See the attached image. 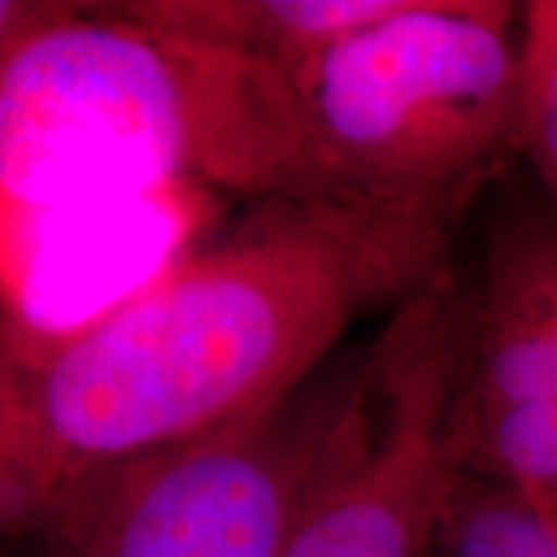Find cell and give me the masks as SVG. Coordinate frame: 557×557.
Returning a JSON list of instances; mask_svg holds the SVG:
<instances>
[{"instance_id":"6da1fadb","label":"cell","mask_w":557,"mask_h":557,"mask_svg":"<svg viewBox=\"0 0 557 557\" xmlns=\"http://www.w3.org/2000/svg\"><path fill=\"white\" fill-rule=\"evenodd\" d=\"M453 214L317 196L196 258L40 359H16L25 412L62 493L84 474L295 397L344 332L449 267Z\"/></svg>"},{"instance_id":"7a4b0ae2","label":"cell","mask_w":557,"mask_h":557,"mask_svg":"<svg viewBox=\"0 0 557 557\" xmlns=\"http://www.w3.org/2000/svg\"><path fill=\"white\" fill-rule=\"evenodd\" d=\"M196 186L329 196L285 72L177 38L124 7H65L0 60V211L156 199Z\"/></svg>"},{"instance_id":"3957f363","label":"cell","mask_w":557,"mask_h":557,"mask_svg":"<svg viewBox=\"0 0 557 557\" xmlns=\"http://www.w3.org/2000/svg\"><path fill=\"white\" fill-rule=\"evenodd\" d=\"M520 3L403 0L292 81L329 196L453 214L511 152Z\"/></svg>"},{"instance_id":"277c9868","label":"cell","mask_w":557,"mask_h":557,"mask_svg":"<svg viewBox=\"0 0 557 557\" xmlns=\"http://www.w3.org/2000/svg\"><path fill=\"white\" fill-rule=\"evenodd\" d=\"M456 276L403 300L332 412L276 557H431L458 483L449 446Z\"/></svg>"},{"instance_id":"5b68a950","label":"cell","mask_w":557,"mask_h":557,"mask_svg":"<svg viewBox=\"0 0 557 557\" xmlns=\"http://www.w3.org/2000/svg\"><path fill=\"white\" fill-rule=\"evenodd\" d=\"M335 387L69 483L7 557H276Z\"/></svg>"},{"instance_id":"8992f818","label":"cell","mask_w":557,"mask_h":557,"mask_svg":"<svg viewBox=\"0 0 557 557\" xmlns=\"http://www.w3.org/2000/svg\"><path fill=\"white\" fill-rule=\"evenodd\" d=\"M456 307V471L557 523V214L539 193L490 214Z\"/></svg>"},{"instance_id":"52a82bcc","label":"cell","mask_w":557,"mask_h":557,"mask_svg":"<svg viewBox=\"0 0 557 557\" xmlns=\"http://www.w3.org/2000/svg\"><path fill=\"white\" fill-rule=\"evenodd\" d=\"M121 7L161 32L267 62L295 81L335 44L397 13L403 0H146Z\"/></svg>"},{"instance_id":"ba28073f","label":"cell","mask_w":557,"mask_h":557,"mask_svg":"<svg viewBox=\"0 0 557 557\" xmlns=\"http://www.w3.org/2000/svg\"><path fill=\"white\" fill-rule=\"evenodd\" d=\"M431 557H557V523L502 486L458 474Z\"/></svg>"},{"instance_id":"9c48e42d","label":"cell","mask_w":557,"mask_h":557,"mask_svg":"<svg viewBox=\"0 0 557 557\" xmlns=\"http://www.w3.org/2000/svg\"><path fill=\"white\" fill-rule=\"evenodd\" d=\"M511 152L530 164L536 193L557 214V0L520 3Z\"/></svg>"},{"instance_id":"30bf717a","label":"cell","mask_w":557,"mask_h":557,"mask_svg":"<svg viewBox=\"0 0 557 557\" xmlns=\"http://www.w3.org/2000/svg\"><path fill=\"white\" fill-rule=\"evenodd\" d=\"M57 496L25 412L20 366L0 350V539L32 530Z\"/></svg>"},{"instance_id":"8fae6325","label":"cell","mask_w":557,"mask_h":557,"mask_svg":"<svg viewBox=\"0 0 557 557\" xmlns=\"http://www.w3.org/2000/svg\"><path fill=\"white\" fill-rule=\"evenodd\" d=\"M69 3H13L0 0V60L20 47L28 35H35L47 22H53Z\"/></svg>"},{"instance_id":"7c38bea8","label":"cell","mask_w":557,"mask_h":557,"mask_svg":"<svg viewBox=\"0 0 557 557\" xmlns=\"http://www.w3.org/2000/svg\"><path fill=\"white\" fill-rule=\"evenodd\" d=\"M0 557H7V548H3V539H0Z\"/></svg>"}]
</instances>
